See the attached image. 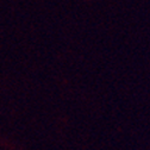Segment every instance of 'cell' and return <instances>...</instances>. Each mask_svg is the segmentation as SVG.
Returning <instances> with one entry per match:
<instances>
[]
</instances>
